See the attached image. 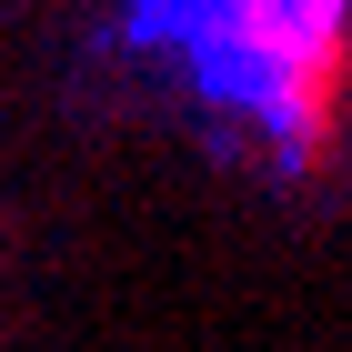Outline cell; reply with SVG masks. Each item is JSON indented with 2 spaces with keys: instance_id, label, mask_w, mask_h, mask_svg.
<instances>
[{
  "instance_id": "obj_1",
  "label": "cell",
  "mask_w": 352,
  "mask_h": 352,
  "mask_svg": "<svg viewBox=\"0 0 352 352\" xmlns=\"http://www.w3.org/2000/svg\"><path fill=\"white\" fill-rule=\"evenodd\" d=\"M131 41L272 141L282 171H322L352 111V0H131Z\"/></svg>"
}]
</instances>
